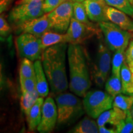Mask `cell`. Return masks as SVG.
I'll use <instances>...</instances> for the list:
<instances>
[{
  "mask_svg": "<svg viewBox=\"0 0 133 133\" xmlns=\"http://www.w3.org/2000/svg\"><path fill=\"white\" fill-rule=\"evenodd\" d=\"M67 43H61L43 51L41 62L51 91L55 94L64 92L69 88L66 72Z\"/></svg>",
  "mask_w": 133,
  "mask_h": 133,
  "instance_id": "cell-1",
  "label": "cell"
},
{
  "mask_svg": "<svg viewBox=\"0 0 133 133\" xmlns=\"http://www.w3.org/2000/svg\"><path fill=\"white\" fill-rule=\"evenodd\" d=\"M67 58L70 72V89L75 95L84 97L91 87V82L82 47L79 44L69 43Z\"/></svg>",
  "mask_w": 133,
  "mask_h": 133,
  "instance_id": "cell-2",
  "label": "cell"
},
{
  "mask_svg": "<svg viewBox=\"0 0 133 133\" xmlns=\"http://www.w3.org/2000/svg\"><path fill=\"white\" fill-rule=\"evenodd\" d=\"M56 103L57 110V122L65 123L83 113V102L74 94L62 92L57 94Z\"/></svg>",
  "mask_w": 133,
  "mask_h": 133,
  "instance_id": "cell-3",
  "label": "cell"
},
{
  "mask_svg": "<svg viewBox=\"0 0 133 133\" xmlns=\"http://www.w3.org/2000/svg\"><path fill=\"white\" fill-rule=\"evenodd\" d=\"M114 97L107 92L94 90L88 92L83 101V108L88 116L97 118L105 111L112 109Z\"/></svg>",
  "mask_w": 133,
  "mask_h": 133,
  "instance_id": "cell-4",
  "label": "cell"
},
{
  "mask_svg": "<svg viewBox=\"0 0 133 133\" xmlns=\"http://www.w3.org/2000/svg\"><path fill=\"white\" fill-rule=\"evenodd\" d=\"M99 28L104 34L107 47L112 51H116L121 48L128 47L133 33L124 30L112 22L99 23Z\"/></svg>",
  "mask_w": 133,
  "mask_h": 133,
  "instance_id": "cell-5",
  "label": "cell"
},
{
  "mask_svg": "<svg viewBox=\"0 0 133 133\" xmlns=\"http://www.w3.org/2000/svg\"><path fill=\"white\" fill-rule=\"evenodd\" d=\"M44 0H32L29 3L16 5L10 11L9 20L17 26L44 14L43 9Z\"/></svg>",
  "mask_w": 133,
  "mask_h": 133,
  "instance_id": "cell-6",
  "label": "cell"
},
{
  "mask_svg": "<svg viewBox=\"0 0 133 133\" xmlns=\"http://www.w3.org/2000/svg\"><path fill=\"white\" fill-rule=\"evenodd\" d=\"M73 14L74 3L70 0H65L54 10L48 13L51 29L65 33L69 29Z\"/></svg>",
  "mask_w": 133,
  "mask_h": 133,
  "instance_id": "cell-7",
  "label": "cell"
},
{
  "mask_svg": "<svg viewBox=\"0 0 133 133\" xmlns=\"http://www.w3.org/2000/svg\"><path fill=\"white\" fill-rule=\"evenodd\" d=\"M16 43L18 52L22 57L32 61L41 59L44 51L39 38L30 33H22L17 38Z\"/></svg>",
  "mask_w": 133,
  "mask_h": 133,
  "instance_id": "cell-8",
  "label": "cell"
},
{
  "mask_svg": "<svg viewBox=\"0 0 133 133\" xmlns=\"http://www.w3.org/2000/svg\"><path fill=\"white\" fill-rule=\"evenodd\" d=\"M97 29L94 25H87L72 17L67 31L68 43L79 44L97 34Z\"/></svg>",
  "mask_w": 133,
  "mask_h": 133,
  "instance_id": "cell-9",
  "label": "cell"
},
{
  "mask_svg": "<svg viewBox=\"0 0 133 133\" xmlns=\"http://www.w3.org/2000/svg\"><path fill=\"white\" fill-rule=\"evenodd\" d=\"M57 122V110L55 101L48 97L43 103L41 119L37 130L41 133L51 132Z\"/></svg>",
  "mask_w": 133,
  "mask_h": 133,
  "instance_id": "cell-10",
  "label": "cell"
},
{
  "mask_svg": "<svg viewBox=\"0 0 133 133\" xmlns=\"http://www.w3.org/2000/svg\"><path fill=\"white\" fill-rule=\"evenodd\" d=\"M17 27L22 33H30L39 38L44 33L51 29L48 13L39 17L25 22Z\"/></svg>",
  "mask_w": 133,
  "mask_h": 133,
  "instance_id": "cell-11",
  "label": "cell"
},
{
  "mask_svg": "<svg viewBox=\"0 0 133 133\" xmlns=\"http://www.w3.org/2000/svg\"><path fill=\"white\" fill-rule=\"evenodd\" d=\"M82 3L91 21L99 23L109 21L106 14L108 6L104 0H84Z\"/></svg>",
  "mask_w": 133,
  "mask_h": 133,
  "instance_id": "cell-12",
  "label": "cell"
},
{
  "mask_svg": "<svg viewBox=\"0 0 133 133\" xmlns=\"http://www.w3.org/2000/svg\"><path fill=\"white\" fill-rule=\"evenodd\" d=\"M110 49L103 43H100L97 53L96 64L94 70L97 71L107 80L111 68Z\"/></svg>",
  "mask_w": 133,
  "mask_h": 133,
  "instance_id": "cell-13",
  "label": "cell"
},
{
  "mask_svg": "<svg viewBox=\"0 0 133 133\" xmlns=\"http://www.w3.org/2000/svg\"><path fill=\"white\" fill-rule=\"evenodd\" d=\"M106 14L110 22L117 25L124 30L133 33V19L126 13L114 7L107 6Z\"/></svg>",
  "mask_w": 133,
  "mask_h": 133,
  "instance_id": "cell-14",
  "label": "cell"
},
{
  "mask_svg": "<svg viewBox=\"0 0 133 133\" xmlns=\"http://www.w3.org/2000/svg\"><path fill=\"white\" fill-rule=\"evenodd\" d=\"M127 113L118 108L113 107L112 109L105 111L97 118V123L99 126H105L109 123L116 126L120 121L125 118Z\"/></svg>",
  "mask_w": 133,
  "mask_h": 133,
  "instance_id": "cell-15",
  "label": "cell"
},
{
  "mask_svg": "<svg viewBox=\"0 0 133 133\" xmlns=\"http://www.w3.org/2000/svg\"><path fill=\"white\" fill-rule=\"evenodd\" d=\"M34 65L36 75V90L39 93V96L44 98L49 94V85L47 77L43 69L41 59L35 61Z\"/></svg>",
  "mask_w": 133,
  "mask_h": 133,
  "instance_id": "cell-16",
  "label": "cell"
},
{
  "mask_svg": "<svg viewBox=\"0 0 133 133\" xmlns=\"http://www.w3.org/2000/svg\"><path fill=\"white\" fill-rule=\"evenodd\" d=\"M44 101L43 97H39L30 110L29 114L26 115L29 130L33 131L37 129L41 119L42 107Z\"/></svg>",
  "mask_w": 133,
  "mask_h": 133,
  "instance_id": "cell-17",
  "label": "cell"
},
{
  "mask_svg": "<svg viewBox=\"0 0 133 133\" xmlns=\"http://www.w3.org/2000/svg\"><path fill=\"white\" fill-rule=\"evenodd\" d=\"M41 46L44 51L46 48L52 46L55 44L61 43H67L68 38L65 33H62L57 31H46L41 36Z\"/></svg>",
  "mask_w": 133,
  "mask_h": 133,
  "instance_id": "cell-18",
  "label": "cell"
},
{
  "mask_svg": "<svg viewBox=\"0 0 133 133\" xmlns=\"http://www.w3.org/2000/svg\"><path fill=\"white\" fill-rule=\"evenodd\" d=\"M120 77L124 94L128 95L133 94V74L125 61L121 66Z\"/></svg>",
  "mask_w": 133,
  "mask_h": 133,
  "instance_id": "cell-19",
  "label": "cell"
},
{
  "mask_svg": "<svg viewBox=\"0 0 133 133\" xmlns=\"http://www.w3.org/2000/svg\"><path fill=\"white\" fill-rule=\"evenodd\" d=\"M72 133H97L99 132V126L93 119L84 117L70 131Z\"/></svg>",
  "mask_w": 133,
  "mask_h": 133,
  "instance_id": "cell-20",
  "label": "cell"
},
{
  "mask_svg": "<svg viewBox=\"0 0 133 133\" xmlns=\"http://www.w3.org/2000/svg\"><path fill=\"white\" fill-rule=\"evenodd\" d=\"M105 88L106 92L110 94L114 98L118 94L123 93L121 77L112 74V76L106 81Z\"/></svg>",
  "mask_w": 133,
  "mask_h": 133,
  "instance_id": "cell-21",
  "label": "cell"
},
{
  "mask_svg": "<svg viewBox=\"0 0 133 133\" xmlns=\"http://www.w3.org/2000/svg\"><path fill=\"white\" fill-rule=\"evenodd\" d=\"M39 97L40 96L36 89L31 92H22L21 98V109L25 115L29 114L30 110L33 107V105L35 104Z\"/></svg>",
  "mask_w": 133,
  "mask_h": 133,
  "instance_id": "cell-22",
  "label": "cell"
},
{
  "mask_svg": "<svg viewBox=\"0 0 133 133\" xmlns=\"http://www.w3.org/2000/svg\"><path fill=\"white\" fill-rule=\"evenodd\" d=\"M127 47L121 48L115 51V54L113 57L112 61V72L113 75L120 77V71L121 66L125 60V52Z\"/></svg>",
  "mask_w": 133,
  "mask_h": 133,
  "instance_id": "cell-23",
  "label": "cell"
},
{
  "mask_svg": "<svg viewBox=\"0 0 133 133\" xmlns=\"http://www.w3.org/2000/svg\"><path fill=\"white\" fill-rule=\"evenodd\" d=\"M33 61L27 58H23L19 69V78H36L35 69Z\"/></svg>",
  "mask_w": 133,
  "mask_h": 133,
  "instance_id": "cell-24",
  "label": "cell"
},
{
  "mask_svg": "<svg viewBox=\"0 0 133 133\" xmlns=\"http://www.w3.org/2000/svg\"><path fill=\"white\" fill-rule=\"evenodd\" d=\"M133 103L132 95L126 96L121 94H118L114 98L113 107L118 108L128 113L130 112V109Z\"/></svg>",
  "mask_w": 133,
  "mask_h": 133,
  "instance_id": "cell-25",
  "label": "cell"
},
{
  "mask_svg": "<svg viewBox=\"0 0 133 133\" xmlns=\"http://www.w3.org/2000/svg\"><path fill=\"white\" fill-rule=\"evenodd\" d=\"M107 4L120 10L133 18V6L129 0H104Z\"/></svg>",
  "mask_w": 133,
  "mask_h": 133,
  "instance_id": "cell-26",
  "label": "cell"
},
{
  "mask_svg": "<svg viewBox=\"0 0 133 133\" xmlns=\"http://www.w3.org/2000/svg\"><path fill=\"white\" fill-rule=\"evenodd\" d=\"M73 17L76 20L84 24L89 25H93L92 23L89 21V18L86 13L85 8L83 3L79 1H75L74 3V14Z\"/></svg>",
  "mask_w": 133,
  "mask_h": 133,
  "instance_id": "cell-27",
  "label": "cell"
},
{
  "mask_svg": "<svg viewBox=\"0 0 133 133\" xmlns=\"http://www.w3.org/2000/svg\"><path fill=\"white\" fill-rule=\"evenodd\" d=\"M115 126L116 133L133 132V118L130 112H128L125 118L122 119Z\"/></svg>",
  "mask_w": 133,
  "mask_h": 133,
  "instance_id": "cell-28",
  "label": "cell"
},
{
  "mask_svg": "<svg viewBox=\"0 0 133 133\" xmlns=\"http://www.w3.org/2000/svg\"><path fill=\"white\" fill-rule=\"evenodd\" d=\"M19 79L22 92H31L36 89V78H19Z\"/></svg>",
  "mask_w": 133,
  "mask_h": 133,
  "instance_id": "cell-29",
  "label": "cell"
},
{
  "mask_svg": "<svg viewBox=\"0 0 133 133\" xmlns=\"http://www.w3.org/2000/svg\"><path fill=\"white\" fill-rule=\"evenodd\" d=\"M65 0H44L43 4V9L44 14L51 12Z\"/></svg>",
  "mask_w": 133,
  "mask_h": 133,
  "instance_id": "cell-30",
  "label": "cell"
},
{
  "mask_svg": "<svg viewBox=\"0 0 133 133\" xmlns=\"http://www.w3.org/2000/svg\"><path fill=\"white\" fill-rule=\"evenodd\" d=\"M11 27L3 16H0V37L7 36L11 33Z\"/></svg>",
  "mask_w": 133,
  "mask_h": 133,
  "instance_id": "cell-31",
  "label": "cell"
},
{
  "mask_svg": "<svg viewBox=\"0 0 133 133\" xmlns=\"http://www.w3.org/2000/svg\"><path fill=\"white\" fill-rule=\"evenodd\" d=\"M124 61L127 63L128 66L133 65V38H131L129 41L127 49L125 52V60Z\"/></svg>",
  "mask_w": 133,
  "mask_h": 133,
  "instance_id": "cell-32",
  "label": "cell"
},
{
  "mask_svg": "<svg viewBox=\"0 0 133 133\" xmlns=\"http://www.w3.org/2000/svg\"><path fill=\"white\" fill-rule=\"evenodd\" d=\"M93 78L96 84L100 88H102L105 82L106 81V79L103 77L102 75L100 74L97 71L94 69L93 71Z\"/></svg>",
  "mask_w": 133,
  "mask_h": 133,
  "instance_id": "cell-33",
  "label": "cell"
},
{
  "mask_svg": "<svg viewBox=\"0 0 133 133\" xmlns=\"http://www.w3.org/2000/svg\"><path fill=\"white\" fill-rule=\"evenodd\" d=\"M13 0H0V14L6 11Z\"/></svg>",
  "mask_w": 133,
  "mask_h": 133,
  "instance_id": "cell-34",
  "label": "cell"
},
{
  "mask_svg": "<svg viewBox=\"0 0 133 133\" xmlns=\"http://www.w3.org/2000/svg\"><path fill=\"white\" fill-rule=\"evenodd\" d=\"M99 132L100 133H116V129L107 128L105 126H99Z\"/></svg>",
  "mask_w": 133,
  "mask_h": 133,
  "instance_id": "cell-35",
  "label": "cell"
},
{
  "mask_svg": "<svg viewBox=\"0 0 133 133\" xmlns=\"http://www.w3.org/2000/svg\"><path fill=\"white\" fill-rule=\"evenodd\" d=\"M4 83V76L3 74V67L2 65L0 63V89H1Z\"/></svg>",
  "mask_w": 133,
  "mask_h": 133,
  "instance_id": "cell-36",
  "label": "cell"
},
{
  "mask_svg": "<svg viewBox=\"0 0 133 133\" xmlns=\"http://www.w3.org/2000/svg\"><path fill=\"white\" fill-rule=\"evenodd\" d=\"M32 1V0H19L16 3V5L18 4H24V3H29L30 1Z\"/></svg>",
  "mask_w": 133,
  "mask_h": 133,
  "instance_id": "cell-37",
  "label": "cell"
},
{
  "mask_svg": "<svg viewBox=\"0 0 133 133\" xmlns=\"http://www.w3.org/2000/svg\"><path fill=\"white\" fill-rule=\"evenodd\" d=\"M132 97H133V94H132ZM130 114L131 115V116H132V118H133V103H132V105H131V107L130 109Z\"/></svg>",
  "mask_w": 133,
  "mask_h": 133,
  "instance_id": "cell-38",
  "label": "cell"
},
{
  "mask_svg": "<svg viewBox=\"0 0 133 133\" xmlns=\"http://www.w3.org/2000/svg\"><path fill=\"white\" fill-rule=\"evenodd\" d=\"M129 69H130L131 71H132V73L133 74V65H132L129 66Z\"/></svg>",
  "mask_w": 133,
  "mask_h": 133,
  "instance_id": "cell-39",
  "label": "cell"
},
{
  "mask_svg": "<svg viewBox=\"0 0 133 133\" xmlns=\"http://www.w3.org/2000/svg\"><path fill=\"white\" fill-rule=\"evenodd\" d=\"M129 1H130V3L132 4V6H133V0H129Z\"/></svg>",
  "mask_w": 133,
  "mask_h": 133,
  "instance_id": "cell-40",
  "label": "cell"
},
{
  "mask_svg": "<svg viewBox=\"0 0 133 133\" xmlns=\"http://www.w3.org/2000/svg\"><path fill=\"white\" fill-rule=\"evenodd\" d=\"M76 1H79V2H83V1H84V0H76Z\"/></svg>",
  "mask_w": 133,
  "mask_h": 133,
  "instance_id": "cell-41",
  "label": "cell"
},
{
  "mask_svg": "<svg viewBox=\"0 0 133 133\" xmlns=\"http://www.w3.org/2000/svg\"><path fill=\"white\" fill-rule=\"evenodd\" d=\"M0 39H1V40H3V38H1V37H0Z\"/></svg>",
  "mask_w": 133,
  "mask_h": 133,
  "instance_id": "cell-42",
  "label": "cell"
},
{
  "mask_svg": "<svg viewBox=\"0 0 133 133\" xmlns=\"http://www.w3.org/2000/svg\"><path fill=\"white\" fill-rule=\"evenodd\" d=\"M70 1H76V0H70Z\"/></svg>",
  "mask_w": 133,
  "mask_h": 133,
  "instance_id": "cell-43",
  "label": "cell"
}]
</instances>
